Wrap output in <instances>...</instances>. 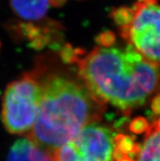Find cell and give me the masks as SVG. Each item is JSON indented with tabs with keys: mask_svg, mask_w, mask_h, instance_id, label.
Returning <instances> with one entry per match:
<instances>
[{
	"mask_svg": "<svg viewBox=\"0 0 160 161\" xmlns=\"http://www.w3.org/2000/svg\"><path fill=\"white\" fill-rule=\"evenodd\" d=\"M105 105L87 88L68 78L52 75L43 82L36 120L27 138L53 154L83 127L102 117Z\"/></svg>",
	"mask_w": 160,
	"mask_h": 161,
	"instance_id": "2",
	"label": "cell"
},
{
	"mask_svg": "<svg viewBox=\"0 0 160 161\" xmlns=\"http://www.w3.org/2000/svg\"><path fill=\"white\" fill-rule=\"evenodd\" d=\"M15 14L25 20H39L47 14L49 0H9Z\"/></svg>",
	"mask_w": 160,
	"mask_h": 161,
	"instance_id": "7",
	"label": "cell"
},
{
	"mask_svg": "<svg viewBox=\"0 0 160 161\" xmlns=\"http://www.w3.org/2000/svg\"><path fill=\"white\" fill-rule=\"evenodd\" d=\"M137 158L138 161H160V130L146 131Z\"/></svg>",
	"mask_w": 160,
	"mask_h": 161,
	"instance_id": "8",
	"label": "cell"
},
{
	"mask_svg": "<svg viewBox=\"0 0 160 161\" xmlns=\"http://www.w3.org/2000/svg\"><path fill=\"white\" fill-rule=\"evenodd\" d=\"M116 161H135V160H134L132 158H131V157H129V156H127V155H125V156L120 158V159H116Z\"/></svg>",
	"mask_w": 160,
	"mask_h": 161,
	"instance_id": "15",
	"label": "cell"
},
{
	"mask_svg": "<svg viewBox=\"0 0 160 161\" xmlns=\"http://www.w3.org/2000/svg\"><path fill=\"white\" fill-rule=\"evenodd\" d=\"M76 62L79 77L92 96L125 114L160 90V68L130 45L97 47Z\"/></svg>",
	"mask_w": 160,
	"mask_h": 161,
	"instance_id": "1",
	"label": "cell"
},
{
	"mask_svg": "<svg viewBox=\"0 0 160 161\" xmlns=\"http://www.w3.org/2000/svg\"><path fill=\"white\" fill-rule=\"evenodd\" d=\"M113 159H119L125 155L132 158L137 156L141 145L135 142V137L128 135L119 134L113 138Z\"/></svg>",
	"mask_w": 160,
	"mask_h": 161,
	"instance_id": "9",
	"label": "cell"
},
{
	"mask_svg": "<svg viewBox=\"0 0 160 161\" xmlns=\"http://www.w3.org/2000/svg\"><path fill=\"white\" fill-rule=\"evenodd\" d=\"M149 127H150V125L148 121L146 120L144 117H136L132 119L129 125V129L132 133L140 134L148 130Z\"/></svg>",
	"mask_w": 160,
	"mask_h": 161,
	"instance_id": "10",
	"label": "cell"
},
{
	"mask_svg": "<svg viewBox=\"0 0 160 161\" xmlns=\"http://www.w3.org/2000/svg\"><path fill=\"white\" fill-rule=\"evenodd\" d=\"M43 83L34 73H26L7 87L2 101V121L12 134L32 129L43 97Z\"/></svg>",
	"mask_w": 160,
	"mask_h": 161,
	"instance_id": "3",
	"label": "cell"
},
{
	"mask_svg": "<svg viewBox=\"0 0 160 161\" xmlns=\"http://www.w3.org/2000/svg\"><path fill=\"white\" fill-rule=\"evenodd\" d=\"M8 161H54L53 155L28 138L15 142L8 155Z\"/></svg>",
	"mask_w": 160,
	"mask_h": 161,
	"instance_id": "6",
	"label": "cell"
},
{
	"mask_svg": "<svg viewBox=\"0 0 160 161\" xmlns=\"http://www.w3.org/2000/svg\"><path fill=\"white\" fill-rule=\"evenodd\" d=\"M150 130H160V118L158 119L155 122H154L152 125L149 127Z\"/></svg>",
	"mask_w": 160,
	"mask_h": 161,
	"instance_id": "13",
	"label": "cell"
},
{
	"mask_svg": "<svg viewBox=\"0 0 160 161\" xmlns=\"http://www.w3.org/2000/svg\"><path fill=\"white\" fill-rule=\"evenodd\" d=\"M113 133L98 121L83 127L77 135L55 151L54 161H112Z\"/></svg>",
	"mask_w": 160,
	"mask_h": 161,
	"instance_id": "5",
	"label": "cell"
},
{
	"mask_svg": "<svg viewBox=\"0 0 160 161\" xmlns=\"http://www.w3.org/2000/svg\"><path fill=\"white\" fill-rule=\"evenodd\" d=\"M96 41L99 47H111L113 43L115 42V35L113 32L106 31V32L101 33L96 39Z\"/></svg>",
	"mask_w": 160,
	"mask_h": 161,
	"instance_id": "11",
	"label": "cell"
},
{
	"mask_svg": "<svg viewBox=\"0 0 160 161\" xmlns=\"http://www.w3.org/2000/svg\"><path fill=\"white\" fill-rule=\"evenodd\" d=\"M129 22L119 27L124 40L145 59L160 68V5L158 0H137L130 7Z\"/></svg>",
	"mask_w": 160,
	"mask_h": 161,
	"instance_id": "4",
	"label": "cell"
},
{
	"mask_svg": "<svg viewBox=\"0 0 160 161\" xmlns=\"http://www.w3.org/2000/svg\"><path fill=\"white\" fill-rule=\"evenodd\" d=\"M151 110L154 114L159 115L160 114V93L154 97L151 100Z\"/></svg>",
	"mask_w": 160,
	"mask_h": 161,
	"instance_id": "12",
	"label": "cell"
},
{
	"mask_svg": "<svg viewBox=\"0 0 160 161\" xmlns=\"http://www.w3.org/2000/svg\"><path fill=\"white\" fill-rule=\"evenodd\" d=\"M50 4L54 7H60L65 3L66 0H49Z\"/></svg>",
	"mask_w": 160,
	"mask_h": 161,
	"instance_id": "14",
	"label": "cell"
}]
</instances>
